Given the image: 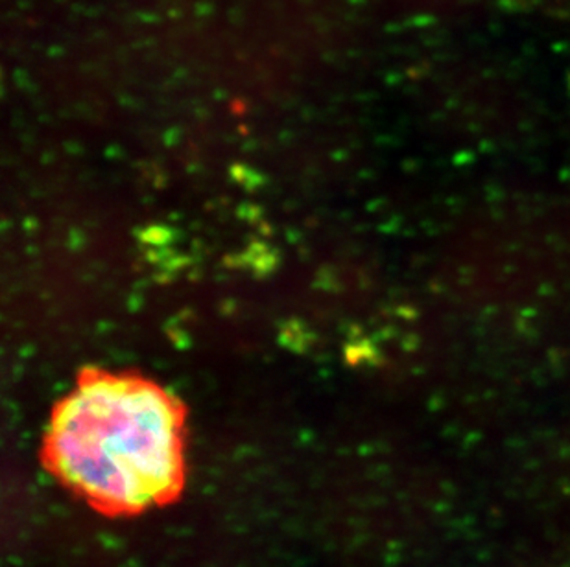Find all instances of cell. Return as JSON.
<instances>
[{"label":"cell","mask_w":570,"mask_h":567,"mask_svg":"<svg viewBox=\"0 0 570 567\" xmlns=\"http://www.w3.org/2000/svg\"><path fill=\"white\" fill-rule=\"evenodd\" d=\"M185 428L184 404L157 381L87 369L50 415L45 466L100 513H145L184 490Z\"/></svg>","instance_id":"6da1fadb"}]
</instances>
